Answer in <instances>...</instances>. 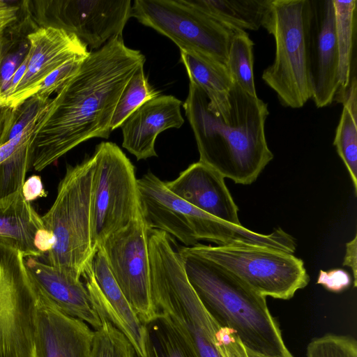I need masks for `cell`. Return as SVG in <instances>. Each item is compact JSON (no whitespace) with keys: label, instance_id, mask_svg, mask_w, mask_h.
<instances>
[{"label":"cell","instance_id":"6da1fadb","mask_svg":"<svg viewBox=\"0 0 357 357\" xmlns=\"http://www.w3.org/2000/svg\"><path fill=\"white\" fill-rule=\"evenodd\" d=\"M145 61L122 36L89 52L37 122L30 142L31 167L42 171L84 142L107 139L121 93Z\"/></svg>","mask_w":357,"mask_h":357},{"label":"cell","instance_id":"7a4b0ae2","mask_svg":"<svg viewBox=\"0 0 357 357\" xmlns=\"http://www.w3.org/2000/svg\"><path fill=\"white\" fill-rule=\"evenodd\" d=\"M183 107L193 131L200 162L235 183L255 182L273 158L265 136L268 105L236 83L225 109H210L204 91L192 82Z\"/></svg>","mask_w":357,"mask_h":357},{"label":"cell","instance_id":"3957f363","mask_svg":"<svg viewBox=\"0 0 357 357\" xmlns=\"http://www.w3.org/2000/svg\"><path fill=\"white\" fill-rule=\"evenodd\" d=\"M199 298L222 327L234 332L248 349L269 357H292L266 297L218 264L177 249Z\"/></svg>","mask_w":357,"mask_h":357},{"label":"cell","instance_id":"277c9868","mask_svg":"<svg viewBox=\"0 0 357 357\" xmlns=\"http://www.w3.org/2000/svg\"><path fill=\"white\" fill-rule=\"evenodd\" d=\"M173 243L167 233L149 229L151 298L155 312L170 320L199 357H222L215 342L219 325L190 284Z\"/></svg>","mask_w":357,"mask_h":357},{"label":"cell","instance_id":"5b68a950","mask_svg":"<svg viewBox=\"0 0 357 357\" xmlns=\"http://www.w3.org/2000/svg\"><path fill=\"white\" fill-rule=\"evenodd\" d=\"M93 155L75 165H67L54 202L41 216L44 227L54 239L52 249L40 259L82 278L92 266L91 198Z\"/></svg>","mask_w":357,"mask_h":357},{"label":"cell","instance_id":"8992f818","mask_svg":"<svg viewBox=\"0 0 357 357\" xmlns=\"http://www.w3.org/2000/svg\"><path fill=\"white\" fill-rule=\"evenodd\" d=\"M307 0H271L263 27L275 42L273 62L263 72V81L277 94L280 102L302 107L312 98L307 47Z\"/></svg>","mask_w":357,"mask_h":357},{"label":"cell","instance_id":"52a82bcc","mask_svg":"<svg viewBox=\"0 0 357 357\" xmlns=\"http://www.w3.org/2000/svg\"><path fill=\"white\" fill-rule=\"evenodd\" d=\"M92 155L91 222L96 252L109 236L142 215L135 167L123 151L102 142Z\"/></svg>","mask_w":357,"mask_h":357},{"label":"cell","instance_id":"ba28073f","mask_svg":"<svg viewBox=\"0 0 357 357\" xmlns=\"http://www.w3.org/2000/svg\"><path fill=\"white\" fill-rule=\"evenodd\" d=\"M184 248L227 269L265 297L289 300L310 281L303 260L282 250L248 245L212 246L200 243Z\"/></svg>","mask_w":357,"mask_h":357},{"label":"cell","instance_id":"9c48e42d","mask_svg":"<svg viewBox=\"0 0 357 357\" xmlns=\"http://www.w3.org/2000/svg\"><path fill=\"white\" fill-rule=\"evenodd\" d=\"M40 295L23 254L0 238V357H36Z\"/></svg>","mask_w":357,"mask_h":357},{"label":"cell","instance_id":"30bf717a","mask_svg":"<svg viewBox=\"0 0 357 357\" xmlns=\"http://www.w3.org/2000/svg\"><path fill=\"white\" fill-rule=\"evenodd\" d=\"M131 17L167 37L179 50L194 51L225 65L231 41L238 29L183 0H135Z\"/></svg>","mask_w":357,"mask_h":357},{"label":"cell","instance_id":"8fae6325","mask_svg":"<svg viewBox=\"0 0 357 357\" xmlns=\"http://www.w3.org/2000/svg\"><path fill=\"white\" fill-rule=\"evenodd\" d=\"M28 6L38 27L73 33L96 50L122 36L132 11L130 0H28Z\"/></svg>","mask_w":357,"mask_h":357},{"label":"cell","instance_id":"7c38bea8","mask_svg":"<svg viewBox=\"0 0 357 357\" xmlns=\"http://www.w3.org/2000/svg\"><path fill=\"white\" fill-rule=\"evenodd\" d=\"M149 230L142 217L109 236L100 247L110 271L142 324L155 314L151 298Z\"/></svg>","mask_w":357,"mask_h":357},{"label":"cell","instance_id":"4fadbf2b","mask_svg":"<svg viewBox=\"0 0 357 357\" xmlns=\"http://www.w3.org/2000/svg\"><path fill=\"white\" fill-rule=\"evenodd\" d=\"M306 47L312 99L318 108L332 103L339 89V59L333 0H307Z\"/></svg>","mask_w":357,"mask_h":357},{"label":"cell","instance_id":"5bb4252c","mask_svg":"<svg viewBox=\"0 0 357 357\" xmlns=\"http://www.w3.org/2000/svg\"><path fill=\"white\" fill-rule=\"evenodd\" d=\"M142 218L149 229L172 235L185 247L204 241L211 215L169 191L151 172L137 178Z\"/></svg>","mask_w":357,"mask_h":357},{"label":"cell","instance_id":"9a60e30c","mask_svg":"<svg viewBox=\"0 0 357 357\" xmlns=\"http://www.w3.org/2000/svg\"><path fill=\"white\" fill-rule=\"evenodd\" d=\"M30 56L24 75L2 107L13 108L34 95L43 81L67 61L89 52L75 34L52 27H38L29 35Z\"/></svg>","mask_w":357,"mask_h":357},{"label":"cell","instance_id":"2e32d148","mask_svg":"<svg viewBox=\"0 0 357 357\" xmlns=\"http://www.w3.org/2000/svg\"><path fill=\"white\" fill-rule=\"evenodd\" d=\"M93 336L89 325L60 311L40 289L36 357H91Z\"/></svg>","mask_w":357,"mask_h":357},{"label":"cell","instance_id":"e0dca14e","mask_svg":"<svg viewBox=\"0 0 357 357\" xmlns=\"http://www.w3.org/2000/svg\"><path fill=\"white\" fill-rule=\"evenodd\" d=\"M93 305L131 342L139 357H144L143 324L138 319L109 268L104 252L99 248L92 266L82 277Z\"/></svg>","mask_w":357,"mask_h":357},{"label":"cell","instance_id":"ac0fdd59","mask_svg":"<svg viewBox=\"0 0 357 357\" xmlns=\"http://www.w3.org/2000/svg\"><path fill=\"white\" fill-rule=\"evenodd\" d=\"M167 189L201 211L226 222L241 225L225 178L198 161L190 165L175 179L165 182Z\"/></svg>","mask_w":357,"mask_h":357},{"label":"cell","instance_id":"d6986e66","mask_svg":"<svg viewBox=\"0 0 357 357\" xmlns=\"http://www.w3.org/2000/svg\"><path fill=\"white\" fill-rule=\"evenodd\" d=\"M182 105L171 95H159L143 103L120 126L122 146L138 160L156 157L158 135L169 128H179L184 123Z\"/></svg>","mask_w":357,"mask_h":357},{"label":"cell","instance_id":"ffe728a7","mask_svg":"<svg viewBox=\"0 0 357 357\" xmlns=\"http://www.w3.org/2000/svg\"><path fill=\"white\" fill-rule=\"evenodd\" d=\"M24 261L37 285L60 311L84 321L93 330L101 326V319L80 278L34 257H24Z\"/></svg>","mask_w":357,"mask_h":357},{"label":"cell","instance_id":"44dd1931","mask_svg":"<svg viewBox=\"0 0 357 357\" xmlns=\"http://www.w3.org/2000/svg\"><path fill=\"white\" fill-rule=\"evenodd\" d=\"M44 229L41 216L24 199L22 188L0 199V238L13 245L24 257H42L36 240Z\"/></svg>","mask_w":357,"mask_h":357},{"label":"cell","instance_id":"7402d4cb","mask_svg":"<svg viewBox=\"0 0 357 357\" xmlns=\"http://www.w3.org/2000/svg\"><path fill=\"white\" fill-rule=\"evenodd\" d=\"M38 28L30 13L28 0L21 1L16 20L0 32V102L13 75L29 54V35Z\"/></svg>","mask_w":357,"mask_h":357},{"label":"cell","instance_id":"603a6c76","mask_svg":"<svg viewBox=\"0 0 357 357\" xmlns=\"http://www.w3.org/2000/svg\"><path fill=\"white\" fill-rule=\"evenodd\" d=\"M181 61L190 82H194L206 94L208 106L215 112L228 104V95L234 84L225 64L204 54L180 50Z\"/></svg>","mask_w":357,"mask_h":357},{"label":"cell","instance_id":"cb8c5ba5","mask_svg":"<svg viewBox=\"0 0 357 357\" xmlns=\"http://www.w3.org/2000/svg\"><path fill=\"white\" fill-rule=\"evenodd\" d=\"M192 7L245 31L263 26L271 0H183Z\"/></svg>","mask_w":357,"mask_h":357},{"label":"cell","instance_id":"d4e9b609","mask_svg":"<svg viewBox=\"0 0 357 357\" xmlns=\"http://www.w3.org/2000/svg\"><path fill=\"white\" fill-rule=\"evenodd\" d=\"M335 36L339 59V89L337 102H342L351 79L354 47L355 45L357 1L333 0Z\"/></svg>","mask_w":357,"mask_h":357},{"label":"cell","instance_id":"484cf974","mask_svg":"<svg viewBox=\"0 0 357 357\" xmlns=\"http://www.w3.org/2000/svg\"><path fill=\"white\" fill-rule=\"evenodd\" d=\"M144 357H199L191 343L164 314L143 324Z\"/></svg>","mask_w":357,"mask_h":357},{"label":"cell","instance_id":"4316f807","mask_svg":"<svg viewBox=\"0 0 357 357\" xmlns=\"http://www.w3.org/2000/svg\"><path fill=\"white\" fill-rule=\"evenodd\" d=\"M356 77H352L342 103L343 109L333 144L343 161L357 193V98Z\"/></svg>","mask_w":357,"mask_h":357},{"label":"cell","instance_id":"83f0119b","mask_svg":"<svg viewBox=\"0 0 357 357\" xmlns=\"http://www.w3.org/2000/svg\"><path fill=\"white\" fill-rule=\"evenodd\" d=\"M254 43L245 31L238 29L231 41L227 68L233 79L243 91L257 96L253 73Z\"/></svg>","mask_w":357,"mask_h":357},{"label":"cell","instance_id":"f1b7e54d","mask_svg":"<svg viewBox=\"0 0 357 357\" xmlns=\"http://www.w3.org/2000/svg\"><path fill=\"white\" fill-rule=\"evenodd\" d=\"M160 95L149 83L144 65L132 75L116 105L111 120V130L119 128L124 121L147 100Z\"/></svg>","mask_w":357,"mask_h":357},{"label":"cell","instance_id":"f546056e","mask_svg":"<svg viewBox=\"0 0 357 357\" xmlns=\"http://www.w3.org/2000/svg\"><path fill=\"white\" fill-rule=\"evenodd\" d=\"M102 324L93 330L91 357H139L135 349L126 337L97 309Z\"/></svg>","mask_w":357,"mask_h":357},{"label":"cell","instance_id":"4dcf8cb0","mask_svg":"<svg viewBox=\"0 0 357 357\" xmlns=\"http://www.w3.org/2000/svg\"><path fill=\"white\" fill-rule=\"evenodd\" d=\"M52 98L35 93L15 107L0 137V146L21 133L32 122L39 119L47 109Z\"/></svg>","mask_w":357,"mask_h":357},{"label":"cell","instance_id":"1f68e13d","mask_svg":"<svg viewBox=\"0 0 357 357\" xmlns=\"http://www.w3.org/2000/svg\"><path fill=\"white\" fill-rule=\"evenodd\" d=\"M31 140L22 144L0 163V199L22 188L26 174L31 167Z\"/></svg>","mask_w":357,"mask_h":357},{"label":"cell","instance_id":"d6a6232c","mask_svg":"<svg viewBox=\"0 0 357 357\" xmlns=\"http://www.w3.org/2000/svg\"><path fill=\"white\" fill-rule=\"evenodd\" d=\"M307 357H357V342L348 335L326 334L312 340Z\"/></svg>","mask_w":357,"mask_h":357},{"label":"cell","instance_id":"836d02e7","mask_svg":"<svg viewBox=\"0 0 357 357\" xmlns=\"http://www.w3.org/2000/svg\"><path fill=\"white\" fill-rule=\"evenodd\" d=\"M85 57L71 59L56 68L43 81L36 93L49 98L53 93H57L77 72Z\"/></svg>","mask_w":357,"mask_h":357},{"label":"cell","instance_id":"e575fe53","mask_svg":"<svg viewBox=\"0 0 357 357\" xmlns=\"http://www.w3.org/2000/svg\"><path fill=\"white\" fill-rule=\"evenodd\" d=\"M215 342L222 357H269L246 348L234 332L225 327L219 326L215 333Z\"/></svg>","mask_w":357,"mask_h":357},{"label":"cell","instance_id":"d590c367","mask_svg":"<svg viewBox=\"0 0 357 357\" xmlns=\"http://www.w3.org/2000/svg\"><path fill=\"white\" fill-rule=\"evenodd\" d=\"M327 290L339 293L347 289L351 284L349 274L343 269L321 270L317 281Z\"/></svg>","mask_w":357,"mask_h":357},{"label":"cell","instance_id":"8d00e7d4","mask_svg":"<svg viewBox=\"0 0 357 357\" xmlns=\"http://www.w3.org/2000/svg\"><path fill=\"white\" fill-rule=\"evenodd\" d=\"M37 122L38 120L33 121L17 136L0 146V163L31 139Z\"/></svg>","mask_w":357,"mask_h":357},{"label":"cell","instance_id":"74e56055","mask_svg":"<svg viewBox=\"0 0 357 357\" xmlns=\"http://www.w3.org/2000/svg\"><path fill=\"white\" fill-rule=\"evenodd\" d=\"M22 190L24 199L29 202L46 196L41 178L37 175H33L25 181Z\"/></svg>","mask_w":357,"mask_h":357},{"label":"cell","instance_id":"f35d334b","mask_svg":"<svg viewBox=\"0 0 357 357\" xmlns=\"http://www.w3.org/2000/svg\"><path fill=\"white\" fill-rule=\"evenodd\" d=\"M21 1L0 0V32L17 17Z\"/></svg>","mask_w":357,"mask_h":357},{"label":"cell","instance_id":"ab89813d","mask_svg":"<svg viewBox=\"0 0 357 357\" xmlns=\"http://www.w3.org/2000/svg\"><path fill=\"white\" fill-rule=\"evenodd\" d=\"M357 236L347 243L346 252L343 260V266H348L352 271L354 277V286L356 287L357 278H356V250H357Z\"/></svg>","mask_w":357,"mask_h":357},{"label":"cell","instance_id":"60d3db41","mask_svg":"<svg viewBox=\"0 0 357 357\" xmlns=\"http://www.w3.org/2000/svg\"><path fill=\"white\" fill-rule=\"evenodd\" d=\"M11 111L12 108L10 107H0V137L3 131Z\"/></svg>","mask_w":357,"mask_h":357}]
</instances>
